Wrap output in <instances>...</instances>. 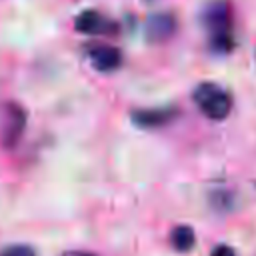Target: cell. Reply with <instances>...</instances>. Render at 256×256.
Returning a JSON list of instances; mask_svg holds the SVG:
<instances>
[{
    "label": "cell",
    "mask_w": 256,
    "mask_h": 256,
    "mask_svg": "<svg viewBox=\"0 0 256 256\" xmlns=\"http://www.w3.org/2000/svg\"><path fill=\"white\" fill-rule=\"evenodd\" d=\"M204 26L210 30L212 34V44L218 50H228L232 44V36H230V8L228 2L224 0H216L210 2L204 8V16H202Z\"/></svg>",
    "instance_id": "6da1fadb"
},
{
    "label": "cell",
    "mask_w": 256,
    "mask_h": 256,
    "mask_svg": "<svg viewBox=\"0 0 256 256\" xmlns=\"http://www.w3.org/2000/svg\"><path fill=\"white\" fill-rule=\"evenodd\" d=\"M194 102L200 108V112L210 120H224L232 108L228 92L216 84H200L194 90Z\"/></svg>",
    "instance_id": "7a4b0ae2"
},
{
    "label": "cell",
    "mask_w": 256,
    "mask_h": 256,
    "mask_svg": "<svg viewBox=\"0 0 256 256\" xmlns=\"http://www.w3.org/2000/svg\"><path fill=\"white\" fill-rule=\"evenodd\" d=\"M24 128H26L24 108L14 104V102L6 104L4 106V118H2V142H4V146L12 148L20 140Z\"/></svg>",
    "instance_id": "3957f363"
},
{
    "label": "cell",
    "mask_w": 256,
    "mask_h": 256,
    "mask_svg": "<svg viewBox=\"0 0 256 256\" xmlns=\"http://www.w3.org/2000/svg\"><path fill=\"white\" fill-rule=\"evenodd\" d=\"M176 30V20L168 12H160L148 18L146 22V36L150 42H166Z\"/></svg>",
    "instance_id": "277c9868"
},
{
    "label": "cell",
    "mask_w": 256,
    "mask_h": 256,
    "mask_svg": "<svg viewBox=\"0 0 256 256\" xmlns=\"http://www.w3.org/2000/svg\"><path fill=\"white\" fill-rule=\"evenodd\" d=\"M88 56H90V62L102 70V72H110V70H116L122 62V54L116 46L112 44H96L88 50Z\"/></svg>",
    "instance_id": "5b68a950"
},
{
    "label": "cell",
    "mask_w": 256,
    "mask_h": 256,
    "mask_svg": "<svg viewBox=\"0 0 256 256\" xmlns=\"http://www.w3.org/2000/svg\"><path fill=\"white\" fill-rule=\"evenodd\" d=\"M76 30L90 34V36H98V34H106L112 30V22L106 20L100 12L96 10H86L76 18Z\"/></svg>",
    "instance_id": "8992f818"
},
{
    "label": "cell",
    "mask_w": 256,
    "mask_h": 256,
    "mask_svg": "<svg viewBox=\"0 0 256 256\" xmlns=\"http://www.w3.org/2000/svg\"><path fill=\"white\" fill-rule=\"evenodd\" d=\"M174 116V108H150V110H134L132 120L142 128H156L160 124L170 122Z\"/></svg>",
    "instance_id": "52a82bcc"
},
{
    "label": "cell",
    "mask_w": 256,
    "mask_h": 256,
    "mask_svg": "<svg viewBox=\"0 0 256 256\" xmlns=\"http://www.w3.org/2000/svg\"><path fill=\"white\" fill-rule=\"evenodd\" d=\"M194 242H196V236L190 226H176L170 232V244L178 252H188L194 246Z\"/></svg>",
    "instance_id": "ba28073f"
},
{
    "label": "cell",
    "mask_w": 256,
    "mask_h": 256,
    "mask_svg": "<svg viewBox=\"0 0 256 256\" xmlns=\"http://www.w3.org/2000/svg\"><path fill=\"white\" fill-rule=\"evenodd\" d=\"M0 256H36V252L28 244H10L0 250Z\"/></svg>",
    "instance_id": "9c48e42d"
},
{
    "label": "cell",
    "mask_w": 256,
    "mask_h": 256,
    "mask_svg": "<svg viewBox=\"0 0 256 256\" xmlns=\"http://www.w3.org/2000/svg\"><path fill=\"white\" fill-rule=\"evenodd\" d=\"M210 256H236V252H234L230 246L220 244V246H216V248L212 250V254H210Z\"/></svg>",
    "instance_id": "30bf717a"
},
{
    "label": "cell",
    "mask_w": 256,
    "mask_h": 256,
    "mask_svg": "<svg viewBox=\"0 0 256 256\" xmlns=\"http://www.w3.org/2000/svg\"><path fill=\"white\" fill-rule=\"evenodd\" d=\"M62 256H94V254L84 252V250H68V252H64Z\"/></svg>",
    "instance_id": "8fae6325"
}]
</instances>
